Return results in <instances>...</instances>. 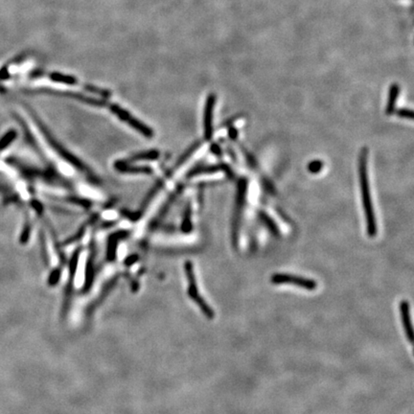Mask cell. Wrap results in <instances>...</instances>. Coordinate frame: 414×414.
<instances>
[{
  "label": "cell",
  "mask_w": 414,
  "mask_h": 414,
  "mask_svg": "<svg viewBox=\"0 0 414 414\" xmlns=\"http://www.w3.org/2000/svg\"><path fill=\"white\" fill-rule=\"evenodd\" d=\"M367 148H362L360 156H359V176H360V185L362 190V204L366 221V231L369 237H375L377 235V224L375 214L373 210L369 179L367 173Z\"/></svg>",
  "instance_id": "obj_1"
},
{
  "label": "cell",
  "mask_w": 414,
  "mask_h": 414,
  "mask_svg": "<svg viewBox=\"0 0 414 414\" xmlns=\"http://www.w3.org/2000/svg\"><path fill=\"white\" fill-rule=\"evenodd\" d=\"M270 282L274 285L290 284L308 290H316L318 288L317 281L289 273H274L270 277Z\"/></svg>",
  "instance_id": "obj_2"
},
{
  "label": "cell",
  "mask_w": 414,
  "mask_h": 414,
  "mask_svg": "<svg viewBox=\"0 0 414 414\" xmlns=\"http://www.w3.org/2000/svg\"><path fill=\"white\" fill-rule=\"evenodd\" d=\"M111 110L117 117H119L122 121H125L126 123L132 126L137 132H139L141 135H145L147 137H153L154 133L153 131L146 125L137 120L134 116H132L128 112H126L123 109H121L117 105L111 106Z\"/></svg>",
  "instance_id": "obj_3"
},
{
  "label": "cell",
  "mask_w": 414,
  "mask_h": 414,
  "mask_svg": "<svg viewBox=\"0 0 414 414\" xmlns=\"http://www.w3.org/2000/svg\"><path fill=\"white\" fill-rule=\"evenodd\" d=\"M215 104H216V95L213 93L209 94L207 96L206 102L204 106V112H203V130H204V138L206 140H210L213 135L212 121H213V112H214Z\"/></svg>",
  "instance_id": "obj_4"
},
{
  "label": "cell",
  "mask_w": 414,
  "mask_h": 414,
  "mask_svg": "<svg viewBox=\"0 0 414 414\" xmlns=\"http://www.w3.org/2000/svg\"><path fill=\"white\" fill-rule=\"evenodd\" d=\"M400 313H401V319H402V323H403L405 337H406L408 342L412 343L414 340L413 327H412V324H411L410 305H409L408 301H401V303H400Z\"/></svg>",
  "instance_id": "obj_5"
},
{
  "label": "cell",
  "mask_w": 414,
  "mask_h": 414,
  "mask_svg": "<svg viewBox=\"0 0 414 414\" xmlns=\"http://www.w3.org/2000/svg\"><path fill=\"white\" fill-rule=\"evenodd\" d=\"M116 170L122 173H143V174H151L152 169L150 167H139V166L131 165L129 162L126 161H117L115 164Z\"/></svg>",
  "instance_id": "obj_6"
},
{
  "label": "cell",
  "mask_w": 414,
  "mask_h": 414,
  "mask_svg": "<svg viewBox=\"0 0 414 414\" xmlns=\"http://www.w3.org/2000/svg\"><path fill=\"white\" fill-rule=\"evenodd\" d=\"M400 94V86L398 83H393L389 87V92H388V100L386 104V110L385 113L387 115H391L395 112V106L397 98Z\"/></svg>",
  "instance_id": "obj_7"
},
{
  "label": "cell",
  "mask_w": 414,
  "mask_h": 414,
  "mask_svg": "<svg viewBox=\"0 0 414 414\" xmlns=\"http://www.w3.org/2000/svg\"><path fill=\"white\" fill-rule=\"evenodd\" d=\"M258 216L259 218H260V220L263 222V224H264L267 228H269V230L270 231L271 234H273L274 236H278V235H279V229L277 228L276 224L274 223V221H273L271 218L269 217V215H268L265 211L260 210L258 212Z\"/></svg>",
  "instance_id": "obj_8"
},
{
  "label": "cell",
  "mask_w": 414,
  "mask_h": 414,
  "mask_svg": "<svg viewBox=\"0 0 414 414\" xmlns=\"http://www.w3.org/2000/svg\"><path fill=\"white\" fill-rule=\"evenodd\" d=\"M219 170L222 171V164L220 165L213 166H204V167H198V168H195L193 169L189 174H188V177H191L193 176H197L200 174H205V173H215Z\"/></svg>",
  "instance_id": "obj_9"
},
{
  "label": "cell",
  "mask_w": 414,
  "mask_h": 414,
  "mask_svg": "<svg viewBox=\"0 0 414 414\" xmlns=\"http://www.w3.org/2000/svg\"><path fill=\"white\" fill-rule=\"evenodd\" d=\"M17 136H18V133L15 130H10L9 132H7L5 135H3L0 139V152L8 148L11 143L17 138Z\"/></svg>",
  "instance_id": "obj_10"
},
{
  "label": "cell",
  "mask_w": 414,
  "mask_h": 414,
  "mask_svg": "<svg viewBox=\"0 0 414 414\" xmlns=\"http://www.w3.org/2000/svg\"><path fill=\"white\" fill-rule=\"evenodd\" d=\"M159 157V153L155 150L152 151H148V152H143V153H139L136 154L132 157L133 161H137V160H155Z\"/></svg>",
  "instance_id": "obj_11"
},
{
  "label": "cell",
  "mask_w": 414,
  "mask_h": 414,
  "mask_svg": "<svg viewBox=\"0 0 414 414\" xmlns=\"http://www.w3.org/2000/svg\"><path fill=\"white\" fill-rule=\"evenodd\" d=\"M191 206L188 204L186 207V210L184 212V217H183V221H182V225H181V229L183 232H190L192 229V221H191Z\"/></svg>",
  "instance_id": "obj_12"
},
{
  "label": "cell",
  "mask_w": 414,
  "mask_h": 414,
  "mask_svg": "<svg viewBox=\"0 0 414 414\" xmlns=\"http://www.w3.org/2000/svg\"><path fill=\"white\" fill-rule=\"evenodd\" d=\"M51 79L55 82L59 83H67V84H74L77 83V80L73 78L71 76H65L60 73H53L51 74Z\"/></svg>",
  "instance_id": "obj_13"
},
{
  "label": "cell",
  "mask_w": 414,
  "mask_h": 414,
  "mask_svg": "<svg viewBox=\"0 0 414 414\" xmlns=\"http://www.w3.org/2000/svg\"><path fill=\"white\" fill-rule=\"evenodd\" d=\"M323 168V162L321 160H313L308 165V170L312 174L320 173Z\"/></svg>",
  "instance_id": "obj_14"
},
{
  "label": "cell",
  "mask_w": 414,
  "mask_h": 414,
  "mask_svg": "<svg viewBox=\"0 0 414 414\" xmlns=\"http://www.w3.org/2000/svg\"><path fill=\"white\" fill-rule=\"evenodd\" d=\"M30 233H31V226L30 224L27 222L23 228V230L21 232V238H20V242L21 244H25L27 243V241L29 240L30 237Z\"/></svg>",
  "instance_id": "obj_15"
},
{
  "label": "cell",
  "mask_w": 414,
  "mask_h": 414,
  "mask_svg": "<svg viewBox=\"0 0 414 414\" xmlns=\"http://www.w3.org/2000/svg\"><path fill=\"white\" fill-rule=\"evenodd\" d=\"M396 114L398 116L402 117V118H406V119H413V113L410 110L407 109H401L399 111L396 112Z\"/></svg>",
  "instance_id": "obj_16"
},
{
  "label": "cell",
  "mask_w": 414,
  "mask_h": 414,
  "mask_svg": "<svg viewBox=\"0 0 414 414\" xmlns=\"http://www.w3.org/2000/svg\"><path fill=\"white\" fill-rule=\"evenodd\" d=\"M239 132L237 131V129L236 128H234V127H232V128H230L229 129V132H228V135H229V137L231 138V139H233V140H235L237 137H238Z\"/></svg>",
  "instance_id": "obj_17"
},
{
  "label": "cell",
  "mask_w": 414,
  "mask_h": 414,
  "mask_svg": "<svg viewBox=\"0 0 414 414\" xmlns=\"http://www.w3.org/2000/svg\"><path fill=\"white\" fill-rule=\"evenodd\" d=\"M211 151H212V153L214 154V155H218V156H221L222 155V149H221V147L218 145V144H212L211 146Z\"/></svg>",
  "instance_id": "obj_18"
},
{
  "label": "cell",
  "mask_w": 414,
  "mask_h": 414,
  "mask_svg": "<svg viewBox=\"0 0 414 414\" xmlns=\"http://www.w3.org/2000/svg\"><path fill=\"white\" fill-rule=\"evenodd\" d=\"M31 203L33 207H34V209H35L38 213H42V205L41 204V202H39V201H37V200H33Z\"/></svg>",
  "instance_id": "obj_19"
}]
</instances>
